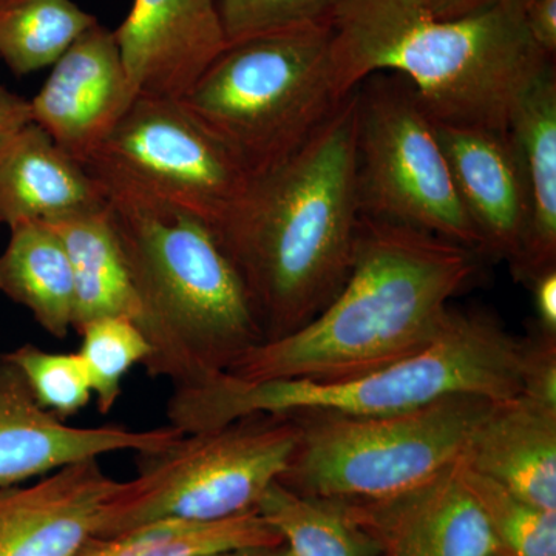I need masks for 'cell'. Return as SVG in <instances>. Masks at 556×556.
<instances>
[{"mask_svg": "<svg viewBox=\"0 0 556 556\" xmlns=\"http://www.w3.org/2000/svg\"><path fill=\"white\" fill-rule=\"evenodd\" d=\"M343 100L332 25L320 22L228 43L181 101L254 178L298 152Z\"/></svg>", "mask_w": 556, "mask_h": 556, "instance_id": "6", "label": "cell"}, {"mask_svg": "<svg viewBox=\"0 0 556 556\" xmlns=\"http://www.w3.org/2000/svg\"><path fill=\"white\" fill-rule=\"evenodd\" d=\"M105 190L137 292L135 324L150 346L142 364L150 378L203 386L265 343L239 270L207 223L137 193Z\"/></svg>", "mask_w": 556, "mask_h": 556, "instance_id": "4", "label": "cell"}, {"mask_svg": "<svg viewBox=\"0 0 556 556\" xmlns=\"http://www.w3.org/2000/svg\"><path fill=\"white\" fill-rule=\"evenodd\" d=\"M460 473L484 511L497 556H556V511L515 496L463 460Z\"/></svg>", "mask_w": 556, "mask_h": 556, "instance_id": "25", "label": "cell"}, {"mask_svg": "<svg viewBox=\"0 0 556 556\" xmlns=\"http://www.w3.org/2000/svg\"><path fill=\"white\" fill-rule=\"evenodd\" d=\"M9 229V244L0 254V292L30 311L51 338L67 339L75 309L67 252L46 223H17Z\"/></svg>", "mask_w": 556, "mask_h": 556, "instance_id": "21", "label": "cell"}, {"mask_svg": "<svg viewBox=\"0 0 556 556\" xmlns=\"http://www.w3.org/2000/svg\"><path fill=\"white\" fill-rule=\"evenodd\" d=\"M5 354L24 375L36 401L61 419L78 415L93 397L89 372L78 353H49L25 343Z\"/></svg>", "mask_w": 556, "mask_h": 556, "instance_id": "27", "label": "cell"}, {"mask_svg": "<svg viewBox=\"0 0 556 556\" xmlns=\"http://www.w3.org/2000/svg\"><path fill=\"white\" fill-rule=\"evenodd\" d=\"M97 22L73 0H0V60L17 76L51 67Z\"/></svg>", "mask_w": 556, "mask_h": 556, "instance_id": "24", "label": "cell"}, {"mask_svg": "<svg viewBox=\"0 0 556 556\" xmlns=\"http://www.w3.org/2000/svg\"><path fill=\"white\" fill-rule=\"evenodd\" d=\"M206 556H292L291 552L280 544H255V546H243L229 548V551L217 552Z\"/></svg>", "mask_w": 556, "mask_h": 556, "instance_id": "34", "label": "cell"}, {"mask_svg": "<svg viewBox=\"0 0 556 556\" xmlns=\"http://www.w3.org/2000/svg\"><path fill=\"white\" fill-rule=\"evenodd\" d=\"M433 124L485 257L504 260L514 270L525 251L529 200L507 130Z\"/></svg>", "mask_w": 556, "mask_h": 556, "instance_id": "16", "label": "cell"}, {"mask_svg": "<svg viewBox=\"0 0 556 556\" xmlns=\"http://www.w3.org/2000/svg\"><path fill=\"white\" fill-rule=\"evenodd\" d=\"M300 439L289 415H251L138 453V475L109 497L100 535L153 522H214L248 514L285 473Z\"/></svg>", "mask_w": 556, "mask_h": 556, "instance_id": "8", "label": "cell"}, {"mask_svg": "<svg viewBox=\"0 0 556 556\" xmlns=\"http://www.w3.org/2000/svg\"><path fill=\"white\" fill-rule=\"evenodd\" d=\"M167 426L72 427L36 401L20 368L0 354V489L116 452L152 453L181 437Z\"/></svg>", "mask_w": 556, "mask_h": 556, "instance_id": "11", "label": "cell"}, {"mask_svg": "<svg viewBox=\"0 0 556 556\" xmlns=\"http://www.w3.org/2000/svg\"><path fill=\"white\" fill-rule=\"evenodd\" d=\"M354 90L362 217L422 230L482 257L481 237L412 84L397 73L380 72Z\"/></svg>", "mask_w": 556, "mask_h": 556, "instance_id": "9", "label": "cell"}, {"mask_svg": "<svg viewBox=\"0 0 556 556\" xmlns=\"http://www.w3.org/2000/svg\"><path fill=\"white\" fill-rule=\"evenodd\" d=\"M530 38L548 58L556 54V0H522Z\"/></svg>", "mask_w": 556, "mask_h": 556, "instance_id": "30", "label": "cell"}, {"mask_svg": "<svg viewBox=\"0 0 556 556\" xmlns=\"http://www.w3.org/2000/svg\"><path fill=\"white\" fill-rule=\"evenodd\" d=\"M79 357L89 372L98 412L108 415L121 396L124 376L150 354L148 340L130 318L109 317L91 321L78 332Z\"/></svg>", "mask_w": 556, "mask_h": 556, "instance_id": "26", "label": "cell"}, {"mask_svg": "<svg viewBox=\"0 0 556 556\" xmlns=\"http://www.w3.org/2000/svg\"><path fill=\"white\" fill-rule=\"evenodd\" d=\"M521 353L522 340L489 314L452 309L431 345L386 368L339 380L244 382L222 375L174 388L166 416L170 427L193 433L251 415H393L453 394L504 401L521 394Z\"/></svg>", "mask_w": 556, "mask_h": 556, "instance_id": "5", "label": "cell"}, {"mask_svg": "<svg viewBox=\"0 0 556 556\" xmlns=\"http://www.w3.org/2000/svg\"><path fill=\"white\" fill-rule=\"evenodd\" d=\"M31 121L30 100L13 93L0 83V135Z\"/></svg>", "mask_w": 556, "mask_h": 556, "instance_id": "32", "label": "cell"}, {"mask_svg": "<svg viewBox=\"0 0 556 556\" xmlns=\"http://www.w3.org/2000/svg\"><path fill=\"white\" fill-rule=\"evenodd\" d=\"M463 464L527 503L556 511V408L522 394L495 402Z\"/></svg>", "mask_w": 556, "mask_h": 556, "instance_id": "18", "label": "cell"}, {"mask_svg": "<svg viewBox=\"0 0 556 556\" xmlns=\"http://www.w3.org/2000/svg\"><path fill=\"white\" fill-rule=\"evenodd\" d=\"M361 222L353 90L298 152L252 178L214 230L265 342L299 331L339 294L353 269Z\"/></svg>", "mask_w": 556, "mask_h": 556, "instance_id": "1", "label": "cell"}, {"mask_svg": "<svg viewBox=\"0 0 556 556\" xmlns=\"http://www.w3.org/2000/svg\"><path fill=\"white\" fill-rule=\"evenodd\" d=\"M495 402L453 394L393 415H289L299 420L300 439L277 482L339 503L402 495L459 463Z\"/></svg>", "mask_w": 556, "mask_h": 556, "instance_id": "7", "label": "cell"}, {"mask_svg": "<svg viewBox=\"0 0 556 556\" xmlns=\"http://www.w3.org/2000/svg\"><path fill=\"white\" fill-rule=\"evenodd\" d=\"M492 556H497V555L495 554V555H492Z\"/></svg>", "mask_w": 556, "mask_h": 556, "instance_id": "35", "label": "cell"}, {"mask_svg": "<svg viewBox=\"0 0 556 556\" xmlns=\"http://www.w3.org/2000/svg\"><path fill=\"white\" fill-rule=\"evenodd\" d=\"M119 481L90 459L31 484L0 489V556H70L100 535Z\"/></svg>", "mask_w": 556, "mask_h": 556, "instance_id": "15", "label": "cell"}, {"mask_svg": "<svg viewBox=\"0 0 556 556\" xmlns=\"http://www.w3.org/2000/svg\"><path fill=\"white\" fill-rule=\"evenodd\" d=\"M345 0H215L226 46L263 33L331 22Z\"/></svg>", "mask_w": 556, "mask_h": 556, "instance_id": "28", "label": "cell"}, {"mask_svg": "<svg viewBox=\"0 0 556 556\" xmlns=\"http://www.w3.org/2000/svg\"><path fill=\"white\" fill-rule=\"evenodd\" d=\"M332 25L340 97L368 76H404L434 123L507 130L522 94L555 64L530 38L522 0L441 20L420 0H345Z\"/></svg>", "mask_w": 556, "mask_h": 556, "instance_id": "3", "label": "cell"}, {"mask_svg": "<svg viewBox=\"0 0 556 556\" xmlns=\"http://www.w3.org/2000/svg\"><path fill=\"white\" fill-rule=\"evenodd\" d=\"M87 170L119 189L189 212L217 229L248 192L252 175L181 100L138 94L91 153Z\"/></svg>", "mask_w": 556, "mask_h": 556, "instance_id": "10", "label": "cell"}, {"mask_svg": "<svg viewBox=\"0 0 556 556\" xmlns=\"http://www.w3.org/2000/svg\"><path fill=\"white\" fill-rule=\"evenodd\" d=\"M430 11L441 20H452V17L466 16V14L475 13L492 5L497 0H420Z\"/></svg>", "mask_w": 556, "mask_h": 556, "instance_id": "33", "label": "cell"}, {"mask_svg": "<svg viewBox=\"0 0 556 556\" xmlns=\"http://www.w3.org/2000/svg\"><path fill=\"white\" fill-rule=\"evenodd\" d=\"M527 287L532 291L536 328L556 336V268L540 274Z\"/></svg>", "mask_w": 556, "mask_h": 556, "instance_id": "31", "label": "cell"}, {"mask_svg": "<svg viewBox=\"0 0 556 556\" xmlns=\"http://www.w3.org/2000/svg\"><path fill=\"white\" fill-rule=\"evenodd\" d=\"M460 460L402 495L375 503H336L375 538L380 556L495 555V541L464 482Z\"/></svg>", "mask_w": 556, "mask_h": 556, "instance_id": "14", "label": "cell"}, {"mask_svg": "<svg viewBox=\"0 0 556 556\" xmlns=\"http://www.w3.org/2000/svg\"><path fill=\"white\" fill-rule=\"evenodd\" d=\"M113 35L137 97L182 100L226 49L215 0H134Z\"/></svg>", "mask_w": 556, "mask_h": 556, "instance_id": "13", "label": "cell"}, {"mask_svg": "<svg viewBox=\"0 0 556 556\" xmlns=\"http://www.w3.org/2000/svg\"><path fill=\"white\" fill-rule=\"evenodd\" d=\"M42 223L56 233L67 252L75 289L73 331L79 332L101 318L137 320V292L110 218L109 204Z\"/></svg>", "mask_w": 556, "mask_h": 556, "instance_id": "20", "label": "cell"}, {"mask_svg": "<svg viewBox=\"0 0 556 556\" xmlns=\"http://www.w3.org/2000/svg\"><path fill=\"white\" fill-rule=\"evenodd\" d=\"M479 258L463 244L362 217L353 269L327 308L291 336L252 348L226 375L339 380L415 356L441 334Z\"/></svg>", "mask_w": 556, "mask_h": 556, "instance_id": "2", "label": "cell"}, {"mask_svg": "<svg viewBox=\"0 0 556 556\" xmlns=\"http://www.w3.org/2000/svg\"><path fill=\"white\" fill-rule=\"evenodd\" d=\"M521 394L556 408V336L535 329L522 339Z\"/></svg>", "mask_w": 556, "mask_h": 556, "instance_id": "29", "label": "cell"}, {"mask_svg": "<svg viewBox=\"0 0 556 556\" xmlns=\"http://www.w3.org/2000/svg\"><path fill=\"white\" fill-rule=\"evenodd\" d=\"M108 204V190L38 124L0 135V225L46 222Z\"/></svg>", "mask_w": 556, "mask_h": 556, "instance_id": "17", "label": "cell"}, {"mask_svg": "<svg viewBox=\"0 0 556 556\" xmlns=\"http://www.w3.org/2000/svg\"><path fill=\"white\" fill-rule=\"evenodd\" d=\"M257 510L223 521H164L115 535H94L70 556H206L229 548L280 544Z\"/></svg>", "mask_w": 556, "mask_h": 556, "instance_id": "22", "label": "cell"}, {"mask_svg": "<svg viewBox=\"0 0 556 556\" xmlns=\"http://www.w3.org/2000/svg\"><path fill=\"white\" fill-rule=\"evenodd\" d=\"M135 98L115 35L97 22L54 62L30 115L84 166Z\"/></svg>", "mask_w": 556, "mask_h": 556, "instance_id": "12", "label": "cell"}, {"mask_svg": "<svg viewBox=\"0 0 556 556\" xmlns=\"http://www.w3.org/2000/svg\"><path fill=\"white\" fill-rule=\"evenodd\" d=\"M508 139L529 200V229L514 277L529 283L556 268V70L555 64L522 94L511 113Z\"/></svg>", "mask_w": 556, "mask_h": 556, "instance_id": "19", "label": "cell"}, {"mask_svg": "<svg viewBox=\"0 0 556 556\" xmlns=\"http://www.w3.org/2000/svg\"><path fill=\"white\" fill-rule=\"evenodd\" d=\"M255 510L292 556H380L375 538L336 501L299 495L274 482Z\"/></svg>", "mask_w": 556, "mask_h": 556, "instance_id": "23", "label": "cell"}]
</instances>
